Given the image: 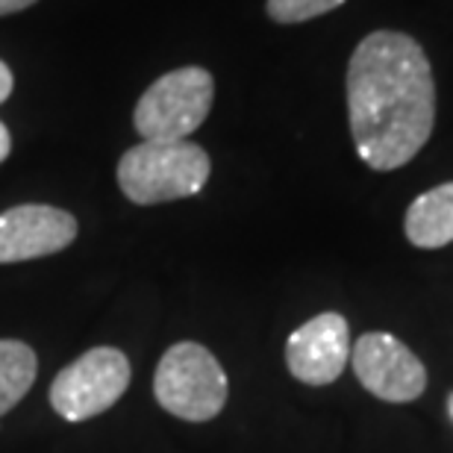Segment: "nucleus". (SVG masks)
<instances>
[{"mask_svg":"<svg viewBox=\"0 0 453 453\" xmlns=\"http://www.w3.org/2000/svg\"><path fill=\"white\" fill-rule=\"evenodd\" d=\"M9 153H12V135H9L6 124L0 121V162H4Z\"/></svg>","mask_w":453,"mask_h":453,"instance_id":"4468645a","label":"nucleus"},{"mask_svg":"<svg viewBox=\"0 0 453 453\" xmlns=\"http://www.w3.org/2000/svg\"><path fill=\"white\" fill-rule=\"evenodd\" d=\"M344 0H268V15L277 24H303L339 9Z\"/></svg>","mask_w":453,"mask_h":453,"instance_id":"9b49d317","label":"nucleus"},{"mask_svg":"<svg viewBox=\"0 0 453 453\" xmlns=\"http://www.w3.org/2000/svg\"><path fill=\"white\" fill-rule=\"evenodd\" d=\"M35 0H0V15H12L21 12V9H30Z\"/></svg>","mask_w":453,"mask_h":453,"instance_id":"ddd939ff","label":"nucleus"},{"mask_svg":"<svg viewBox=\"0 0 453 453\" xmlns=\"http://www.w3.org/2000/svg\"><path fill=\"white\" fill-rule=\"evenodd\" d=\"M153 395L159 406L183 421H212L224 410L230 386L221 362L197 342H177L162 353Z\"/></svg>","mask_w":453,"mask_h":453,"instance_id":"7ed1b4c3","label":"nucleus"},{"mask_svg":"<svg viewBox=\"0 0 453 453\" xmlns=\"http://www.w3.org/2000/svg\"><path fill=\"white\" fill-rule=\"evenodd\" d=\"M448 410H450V418H453V395L448 397Z\"/></svg>","mask_w":453,"mask_h":453,"instance_id":"2eb2a0df","label":"nucleus"},{"mask_svg":"<svg viewBox=\"0 0 453 453\" xmlns=\"http://www.w3.org/2000/svg\"><path fill=\"white\" fill-rule=\"evenodd\" d=\"M210 174V153L195 142H142L118 162V186L139 206L192 197Z\"/></svg>","mask_w":453,"mask_h":453,"instance_id":"f03ea898","label":"nucleus"},{"mask_svg":"<svg viewBox=\"0 0 453 453\" xmlns=\"http://www.w3.org/2000/svg\"><path fill=\"white\" fill-rule=\"evenodd\" d=\"M9 95H12V71L4 59H0V104L9 101Z\"/></svg>","mask_w":453,"mask_h":453,"instance_id":"f8f14e48","label":"nucleus"},{"mask_svg":"<svg viewBox=\"0 0 453 453\" xmlns=\"http://www.w3.org/2000/svg\"><path fill=\"white\" fill-rule=\"evenodd\" d=\"M348 118L368 168L395 171L418 157L436 124V83L412 35L377 30L357 44L348 65Z\"/></svg>","mask_w":453,"mask_h":453,"instance_id":"f257e3e1","label":"nucleus"},{"mask_svg":"<svg viewBox=\"0 0 453 453\" xmlns=\"http://www.w3.org/2000/svg\"><path fill=\"white\" fill-rule=\"evenodd\" d=\"M130 359L118 348H92L57 374L50 406L65 421H88L121 401L130 386Z\"/></svg>","mask_w":453,"mask_h":453,"instance_id":"39448f33","label":"nucleus"},{"mask_svg":"<svg viewBox=\"0 0 453 453\" xmlns=\"http://www.w3.org/2000/svg\"><path fill=\"white\" fill-rule=\"evenodd\" d=\"M406 239L415 248L436 250L453 242V183H441L418 195L403 219Z\"/></svg>","mask_w":453,"mask_h":453,"instance_id":"1a4fd4ad","label":"nucleus"},{"mask_svg":"<svg viewBox=\"0 0 453 453\" xmlns=\"http://www.w3.org/2000/svg\"><path fill=\"white\" fill-rule=\"evenodd\" d=\"M39 359L30 344L18 339H0V418L21 403L35 383Z\"/></svg>","mask_w":453,"mask_h":453,"instance_id":"9d476101","label":"nucleus"},{"mask_svg":"<svg viewBox=\"0 0 453 453\" xmlns=\"http://www.w3.org/2000/svg\"><path fill=\"white\" fill-rule=\"evenodd\" d=\"M215 101V80L206 68L186 65L162 74L139 97L133 124L144 142H186Z\"/></svg>","mask_w":453,"mask_h":453,"instance_id":"20e7f679","label":"nucleus"},{"mask_svg":"<svg viewBox=\"0 0 453 453\" xmlns=\"http://www.w3.org/2000/svg\"><path fill=\"white\" fill-rule=\"evenodd\" d=\"M77 239V219L48 203H21L0 212V265L42 259Z\"/></svg>","mask_w":453,"mask_h":453,"instance_id":"6e6552de","label":"nucleus"},{"mask_svg":"<svg viewBox=\"0 0 453 453\" xmlns=\"http://www.w3.org/2000/svg\"><path fill=\"white\" fill-rule=\"evenodd\" d=\"M353 374L386 403L418 401L427 388V368L392 333H365L350 348Z\"/></svg>","mask_w":453,"mask_h":453,"instance_id":"423d86ee","label":"nucleus"},{"mask_svg":"<svg viewBox=\"0 0 453 453\" xmlns=\"http://www.w3.org/2000/svg\"><path fill=\"white\" fill-rule=\"evenodd\" d=\"M350 362V324L339 312H321L286 342V365L306 386H330Z\"/></svg>","mask_w":453,"mask_h":453,"instance_id":"0eeeda50","label":"nucleus"}]
</instances>
